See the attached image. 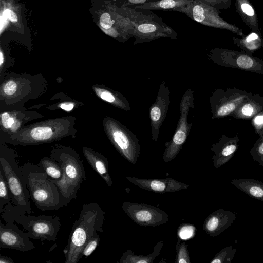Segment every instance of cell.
Returning <instances> with one entry per match:
<instances>
[{
  "instance_id": "cell-1",
  "label": "cell",
  "mask_w": 263,
  "mask_h": 263,
  "mask_svg": "<svg viewBox=\"0 0 263 263\" xmlns=\"http://www.w3.org/2000/svg\"><path fill=\"white\" fill-rule=\"evenodd\" d=\"M104 220L103 210L97 203L91 202L83 205L63 250L65 263L79 262L81 259V252L88 240L96 232H103Z\"/></svg>"
},
{
  "instance_id": "cell-2",
  "label": "cell",
  "mask_w": 263,
  "mask_h": 263,
  "mask_svg": "<svg viewBox=\"0 0 263 263\" xmlns=\"http://www.w3.org/2000/svg\"><path fill=\"white\" fill-rule=\"evenodd\" d=\"M50 156L60 164L63 171V179L55 184L64 206H66L76 198L78 192L86 179L83 162L76 151L70 147H55L51 151Z\"/></svg>"
},
{
  "instance_id": "cell-3",
  "label": "cell",
  "mask_w": 263,
  "mask_h": 263,
  "mask_svg": "<svg viewBox=\"0 0 263 263\" xmlns=\"http://www.w3.org/2000/svg\"><path fill=\"white\" fill-rule=\"evenodd\" d=\"M21 170L30 198L39 210H58L65 206L58 187L37 164L27 162Z\"/></svg>"
},
{
  "instance_id": "cell-4",
  "label": "cell",
  "mask_w": 263,
  "mask_h": 263,
  "mask_svg": "<svg viewBox=\"0 0 263 263\" xmlns=\"http://www.w3.org/2000/svg\"><path fill=\"white\" fill-rule=\"evenodd\" d=\"M5 220H11L21 225L30 239L55 241L61 227L57 215H26L20 212L13 203L7 204L0 213Z\"/></svg>"
},
{
  "instance_id": "cell-5",
  "label": "cell",
  "mask_w": 263,
  "mask_h": 263,
  "mask_svg": "<svg viewBox=\"0 0 263 263\" xmlns=\"http://www.w3.org/2000/svg\"><path fill=\"white\" fill-rule=\"evenodd\" d=\"M0 170L13 196V204L16 208L22 213L31 214L30 194L18 166L16 155L4 147L1 149Z\"/></svg>"
},
{
  "instance_id": "cell-6",
  "label": "cell",
  "mask_w": 263,
  "mask_h": 263,
  "mask_svg": "<svg viewBox=\"0 0 263 263\" xmlns=\"http://www.w3.org/2000/svg\"><path fill=\"white\" fill-rule=\"evenodd\" d=\"M66 120H51L32 125L10 137L7 142L20 145H30L51 142L65 136L67 133Z\"/></svg>"
},
{
  "instance_id": "cell-7",
  "label": "cell",
  "mask_w": 263,
  "mask_h": 263,
  "mask_svg": "<svg viewBox=\"0 0 263 263\" xmlns=\"http://www.w3.org/2000/svg\"><path fill=\"white\" fill-rule=\"evenodd\" d=\"M103 125L108 139L118 153L129 162L135 164L141 151L135 135L119 121L110 117L104 119Z\"/></svg>"
},
{
  "instance_id": "cell-8",
  "label": "cell",
  "mask_w": 263,
  "mask_h": 263,
  "mask_svg": "<svg viewBox=\"0 0 263 263\" xmlns=\"http://www.w3.org/2000/svg\"><path fill=\"white\" fill-rule=\"evenodd\" d=\"M194 91L189 88L183 93L180 103V117L176 130L171 141L165 143L163 160L166 163L172 161L181 150L192 126L188 122L189 110L194 108Z\"/></svg>"
},
{
  "instance_id": "cell-9",
  "label": "cell",
  "mask_w": 263,
  "mask_h": 263,
  "mask_svg": "<svg viewBox=\"0 0 263 263\" xmlns=\"http://www.w3.org/2000/svg\"><path fill=\"white\" fill-rule=\"evenodd\" d=\"M208 56L219 65L263 74V60L244 52L217 47Z\"/></svg>"
},
{
  "instance_id": "cell-10",
  "label": "cell",
  "mask_w": 263,
  "mask_h": 263,
  "mask_svg": "<svg viewBox=\"0 0 263 263\" xmlns=\"http://www.w3.org/2000/svg\"><path fill=\"white\" fill-rule=\"evenodd\" d=\"M181 12L202 25L225 29L240 37L245 35L242 29L222 18L218 10L201 0H193Z\"/></svg>"
},
{
  "instance_id": "cell-11",
  "label": "cell",
  "mask_w": 263,
  "mask_h": 263,
  "mask_svg": "<svg viewBox=\"0 0 263 263\" xmlns=\"http://www.w3.org/2000/svg\"><path fill=\"white\" fill-rule=\"evenodd\" d=\"M252 93L236 88H216L210 98L212 119L231 116Z\"/></svg>"
},
{
  "instance_id": "cell-12",
  "label": "cell",
  "mask_w": 263,
  "mask_h": 263,
  "mask_svg": "<svg viewBox=\"0 0 263 263\" xmlns=\"http://www.w3.org/2000/svg\"><path fill=\"white\" fill-rule=\"evenodd\" d=\"M157 17L144 14L134 24V45L161 37L177 39V34L175 30L164 23L161 18L158 17L156 19Z\"/></svg>"
},
{
  "instance_id": "cell-13",
  "label": "cell",
  "mask_w": 263,
  "mask_h": 263,
  "mask_svg": "<svg viewBox=\"0 0 263 263\" xmlns=\"http://www.w3.org/2000/svg\"><path fill=\"white\" fill-rule=\"evenodd\" d=\"M122 208L134 222L142 227L159 226L166 223L169 219L163 210L144 203L125 201Z\"/></svg>"
},
{
  "instance_id": "cell-14",
  "label": "cell",
  "mask_w": 263,
  "mask_h": 263,
  "mask_svg": "<svg viewBox=\"0 0 263 263\" xmlns=\"http://www.w3.org/2000/svg\"><path fill=\"white\" fill-rule=\"evenodd\" d=\"M5 222V224L0 222L1 248L21 252L30 251L35 248L27 234L20 229L15 222L11 220Z\"/></svg>"
},
{
  "instance_id": "cell-15",
  "label": "cell",
  "mask_w": 263,
  "mask_h": 263,
  "mask_svg": "<svg viewBox=\"0 0 263 263\" xmlns=\"http://www.w3.org/2000/svg\"><path fill=\"white\" fill-rule=\"evenodd\" d=\"M170 92L164 82H162L159 87L156 100L149 107V119L152 138L155 142L158 140L161 126L166 117L170 104Z\"/></svg>"
},
{
  "instance_id": "cell-16",
  "label": "cell",
  "mask_w": 263,
  "mask_h": 263,
  "mask_svg": "<svg viewBox=\"0 0 263 263\" xmlns=\"http://www.w3.org/2000/svg\"><path fill=\"white\" fill-rule=\"evenodd\" d=\"M130 183L141 189L159 193H168L186 190L189 185L173 178L141 179L136 177H126Z\"/></svg>"
},
{
  "instance_id": "cell-17",
  "label": "cell",
  "mask_w": 263,
  "mask_h": 263,
  "mask_svg": "<svg viewBox=\"0 0 263 263\" xmlns=\"http://www.w3.org/2000/svg\"><path fill=\"white\" fill-rule=\"evenodd\" d=\"M239 141L237 134L233 137L222 134L218 141L211 145V150L213 152L212 162L215 168L220 167L232 159L238 149Z\"/></svg>"
},
{
  "instance_id": "cell-18",
  "label": "cell",
  "mask_w": 263,
  "mask_h": 263,
  "mask_svg": "<svg viewBox=\"0 0 263 263\" xmlns=\"http://www.w3.org/2000/svg\"><path fill=\"white\" fill-rule=\"evenodd\" d=\"M236 215L229 210L218 209L205 219L203 229L211 237L220 235L235 221Z\"/></svg>"
},
{
  "instance_id": "cell-19",
  "label": "cell",
  "mask_w": 263,
  "mask_h": 263,
  "mask_svg": "<svg viewBox=\"0 0 263 263\" xmlns=\"http://www.w3.org/2000/svg\"><path fill=\"white\" fill-rule=\"evenodd\" d=\"M84 156L92 169L104 180L109 187H111L112 181L108 171L107 159L102 154L90 148L84 147Z\"/></svg>"
},
{
  "instance_id": "cell-20",
  "label": "cell",
  "mask_w": 263,
  "mask_h": 263,
  "mask_svg": "<svg viewBox=\"0 0 263 263\" xmlns=\"http://www.w3.org/2000/svg\"><path fill=\"white\" fill-rule=\"evenodd\" d=\"M263 110V97L258 93H252L231 115L235 119L251 120Z\"/></svg>"
},
{
  "instance_id": "cell-21",
  "label": "cell",
  "mask_w": 263,
  "mask_h": 263,
  "mask_svg": "<svg viewBox=\"0 0 263 263\" xmlns=\"http://www.w3.org/2000/svg\"><path fill=\"white\" fill-rule=\"evenodd\" d=\"M193 0H154L131 8L144 10L176 11L181 12Z\"/></svg>"
},
{
  "instance_id": "cell-22",
  "label": "cell",
  "mask_w": 263,
  "mask_h": 263,
  "mask_svg": "<svg viewBox=\"0 0 263 263\" xmlns=\"http://www.w3.org/2000/svg\"><path fill=\"white\" fill-rule=\"evenodd\" d=\"M97 95L102 100L112 105L125 111H130V104L126 98L120 92L104 86H95L93 88Z\"/></svg>"
},
{
  "instance_id": "cell-23",
  "label": "cell",
  "mask_w": 263,
  "mask_h": 263,
  "mask_svg": "<svg viewBox=\"0 0 263 263\" xmlns=\"http://www.w3.org/2000/svg\"><path fill=\"white\" fill-rule=\"evenodd\" d=\"M235 7L242 22L252 31H259L256 10L249 0H236Z\"/></svg>"
},
{
  "instance_id": "cell-24",
  "label": "cell",
  "mask_w": 263,
  "mask_h": 263,
  "mask_svg": "<svg viewBox=\"0 0 263 263\" xmlns=\"http://www.w3.org/2000/svg\"><path fill=\"white\" fill-rule=\"evenodd\" d=\"M232 40L242 52L252 55L263 47V39L259 31H252L240 38L233 37Z\"/></svg>"
},
{
  "instance_id": "cell-25",
  "label": "cell",
  "mask_w": 263,
  "mask_h": 263,
  "mask_svg": "<svg viewBox=\"0 0 263 263\" xmlns=\"http://www.w3.org/2000/svg\"><path fill=\"white\" fill-rule=\"evenodd\" d=\"M232 185L251 197L263 202V182L253 179H234Z\"/></svg>"
},
{
  "instance_id": "cell-26",
  "label": "cell",
  "mask_w": 263,
  "mask_h": 263,
  "mask_svg": "<svg viewBox=\"0 0 263 263\" xmlns=\"http://www.w3.org/2000/svg\"><path fill=\"white\" fill-rule=\"evenodd\" d=\"M163 246V241H160L154 247L152 252L148 255H136L131 250L125 252L119 263H153L160 254Z\"/></svg>"
},
{
  "instance_id": "cell-27",
  "label": "cell",
  "mask_w": 263,
  "mask_h": 263,
  "mask_svg": "<svg viewBox=\"0 0 263 263\" xmlns=\"http://www.w3.org/2000/svg\"><path fill=\"white\" fill-rule=\"evenodd\" d=\"M37 165L54 183L60 182L63 179V171L62 167L51 158H42Z\"/></svg>"
},
{
  "instance_id": "cell-28",
  "label": "cell",
  "mask_w": 263,
  "mask_h": 263,
  "mask_svg": "<svg viewBox=\"0 0 263 263\" xmlns=\"http://www.w3.org/2000/svg\"><path fill=\"white\" fill-rule=\"evenodd\" d=\"M13 203V197L2 171L0 170V213L7 204Z\"/></svg>"
},
{
  "instance_id": "cell-29",
  "label": "cell",
  "mask_w": 263,
  "mask_h": 263,
  "mask_svg": "<svg viewBox=\"0 0 263 263\" xmlns=\"http://www.w3.org/2000/svg\"><path fill=\"white\" fill-rule=\"evenodd\" d=\"M13 4V3L11 2L4 5V15L15 27L21 28L22 26L21 14L18 13V10L15 8V6Z\"/></svg>"
},
{
  "instance_id": "cell-30",
  "label": "cell",
  "mask_w": 263,
  "mask_h": 263,
  "mask_svg": "<svg viewBox=\"0 0 263 263\" xmlns=\"http://www.w3.org/2000/svg\"><path fill=\"white\" fill-rule=\"evenodd\" d=\"M236 252L232 246H227L220 250L211 260L210 263H231Z\"/></svg>"
},
{
  "instance_id": "cell-31",
  "label": "cell",
  "mask_w": 263,
  "mask_h": 263,
  "mask_svg": "<svg viewBox=\"0 0 263 263\" xmlns=\"http://www.w3.org/2000/svg\"><path fill=\"white\" fill-rule=\"evenodd\" d=\"M176 263H190L191 259L187 249V245L178 237L176 247Z\"/></svg>"
},
{
  "instance_id": "cell-32",
  "label": "cell",
  "mask_w": 263,
  "mask_h": 263,
  "mask_svg": "<svg viewBox=\"0 0 263 263\" xmlns=\"http://www.w3.org/2000/svg\"><path fill=\"white\" fill-rule=\"evenodd\" d=\"M259 137L250 151L252 159L257 162L263 167V134Z\"/></svg>"
},
{
  "instance_id": "cell-33",
  "label": "cell",
  "mask_w": 263,
  "mask_h": 263,
  "mask_svg": "<svg viewBox=\"0 0 263 263\" xmlns=\"http://www.w3.org/2000/svg\"><path fill=\"white\" fill-rule=\"evenodd\" d=\"M100 240V236L99 234L96 232L85 244L81 252V258L83 257H87L90 256L99 244Z\"/></svg>"
},
{
  "instance_id": "cell-34",
  "label": "cell",
  "mask_w": 263,
  "mask_h": 263,
  "mask_svg": "<svg viewBox=\"0 0 263 263\" xmlns=\"http://www.w3.org/2000/svg\"><path fill=\"white\" fill-rule=\"evenodd\" d=\"M196 228L194 226L187 223H184L178 228V237L181 240H187L192 238L196 233Z\"/></svg>"
},
{
  "instance_id": "cell-35",
  "label": "cell",
  "mask_w": 263,
  "mask_h": 263,
  "mask_svg": "<svg viewBox=\"0 0 263 263\" xmlns=\"http://www.w3.org/2000/svg\"><path fill=\"white\" fill-rule=\"evenodd\" d=\"M1 124L3 127L6 129H12L20 127V124L15 119L12 117L8 112H3L1 114Z\"/></svg>"
},
{
  "instance_id": "cell-36",
  "label": "cell",
  "mask_w": 263,
  "mask_h": 263,
  "mask_svg": "<svg viewBox=\"0 0 263 263\" xmlns=\"http://www.w3.org/2000/svg\"><path fill=\"white\" fill-rule=\"evenodd\" d=\"M217 10L227 9L231 7L232 0H201Z\"/></svg>"
},
{
  "instance_id": "cell-37",
  "label": "cell",
  "mask_w": 263,
  "mask_h": 263,
  "mask_svg": "<svg viewBox=\"0 0 263 263\" xmlns=\"http://www.w3.org/2000/svg\"><path fill=\"white\" fill-rule=\"evenodd\" d=\"M251 124L258 135L263 134V110L256 115L251 120Z\"/></svg>"
},
{
  "instance_id": "cell-38",
  "label": "cell",
  "mask_w": 263,
  "mask_h": 263,
  "mask_svg": "<svg viewBox=\"0 0 263 263\" xmlns=\"http://www.w3.org/2000/svg\"><path fill=\"white\" fill-rule=\"evenodd\" d=\"M17 82L13 80L7 81L2 87V91L6 96H11L15 94L17 90Z\"/></svg>"
},
{
  "instance_id": "cell-39",
  "label": "cell",
  "mask_w": 263,
  "mask_h": 263,
  "mask_svg": "<svg viewBox=\"0 0 263 263\" xmlns=\"http://www.w3.org/2000/svg\"><path fill=\"white\" fill-rule=\"evenodd\" d=\"M74 105L71 102H64L60 105V107L67 111H70L73 109Z\"/></svg>"
},
{
  "instance_id": "cell-40",
  "label": "cell",
  "mask_w": 263,
  "mask_h": 263,
  "mask_svg": "<svg viewBox=\"0 0 263 263\" xmlns=\"http://www.w3.org/2000/svg\"><path fill=\"white\" fill-rule=\"evenodd\" d=\"M0 263H14V260L7 256L0 255Z\"/></svg>"
},
{
  "instance_id": "cell-41",
  "label": "cell",
  "mask_w": 263,
  "mask_h": 263,
  "mask_svg": "<svg viewBox=\"0 0 263 263\" xmlns=\"http://www.w3.org/2000/svg\"><path fill=\"white\" fill-rule=\"evenodd\" d=\"M4 60H5L4 55L3 54L2 50L1 49V52H0V65H1V68L2 67V65L4 62Z\"/></svg>"
}]
</instances>
